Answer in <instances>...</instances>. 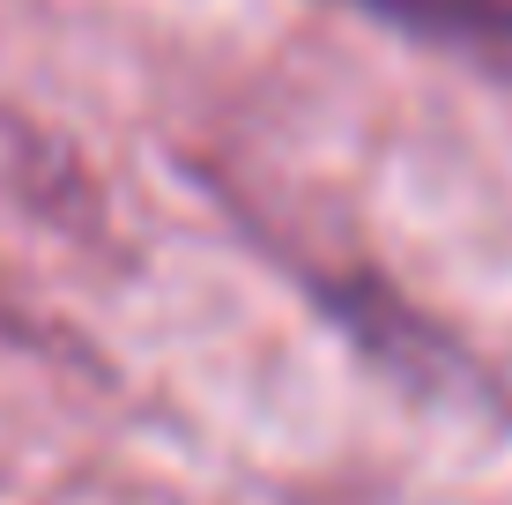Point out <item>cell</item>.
Masks as SVG:
<instances>
[{
    "instance_id": "6da1fadb",
    "label": "cell",
    "mask_w": 512,
    "mask_h": 505,
    "mask_svg": "<svg viewBox=\"0 0 512 505\" xmlns=\"http://www.w3.org/2000/svg\"><path fill=\"white\" fill-rule=\"evenodd\" d=\"M342 8H364L372 23L409 30V38L461 52V60L512 67V0H342Z\"/></svg>"
}]
</instances>
